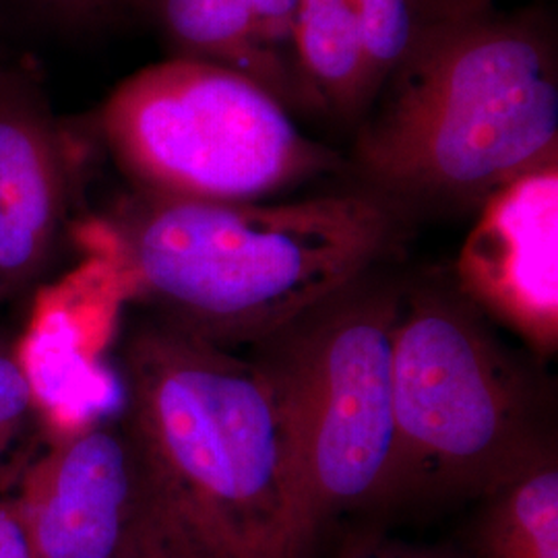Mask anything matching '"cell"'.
Wrapping results in <instances>:
<instances>
[{
	"instance_id": "cell-13",
	"label": "cell",
	"mask_w": 558,
	"mask_h": 558,
	"mask_svg": "<svg viewBox=\"0 0 558 558\" xmlns=\"http://www.w3.org/2000/svg\"><path fill=\"white\" fill-rule=\"evenodd\" d=\"M364 57L377 96L410 57L424 27L416 0H356Z\"/></svg>"
},
{
	"instance_id": "cell-8",
	"label": "cell",
	"mask_w": 558,
	"mask_h": 558,
	"mask_svg": "<svg viewBox=\"0 0 558 558\" xmlns=\"http://www.w3.org/2000/svg\"><path fill=\"white\" fill-rule=\"evenodd\" d=\"M145 488L143 461L124 420H100L60 437L11 499L29 558L112 557Z\"/></svg>"
},
{
	"instance_id": "cell-5",
	"label": "cell",
	"mask_w": 558,
	"mask_h": 558,
	"mask_svg": "<svg viewBox=\"0 0 558 558\" xmlns=\"http://www.w3.org/2000/svg\"><path fill=\"white\" fill-rule=\"evenodd\" d=\"M403 283L371 274L248 345L274 383L311 558L339 515L385 507L396 445L393 333Z\"/></svg>"
},
{
	"instance_id": "cell-1",
	"label": "cell",
	"mask_w": 558,
	"mask_h": 558,
	"mask_svg": "<svg viewBox=\"0 0 558 558\" xmlns=\"http://www.w3.org/2000/svg\"><path fill=\"white\" fill-rule=\"evenodd\" d=\"M405 214L366 186L286 203L145 195L106 230L101 253L160 319L248 348L375 274Z\"/></svg>"
},
{
	"instance_id": "cell-10",
	"label": "cell",
	"mask_w": 558,
	"mask_h": 558,
	"mask_svg": "<svg viewBox=\"0 0 558 558\" xmlns=\"http://www.w3.org/2000/svg\"><path fill=\"white\" fill-rule=\"evenodd\" d=\"M177 57L205 60L304 104L294 60L299 0H147Z\"/></svg>"
},
{
	"instance_id": "cell-4",
	"label": "cell",
	"mask_w": 558,
	"mask_h": 558,
	"mask_svg": "<svg viewBox=\"0 0 558 558\" xmlns=\"http://www.w3.org/2000/svg\"><path fill=\"white\" fill-rule=\"evenodd\" d=\"M534 368L453 281L403 286L385 505L482 499L555 449Z\"/></svg>"
},
{
	"instance_id": "cell-18",
	"label": "cell",
	"mask_w": 558,
	"mask_h": 558,
	"mask_svg": "<svg viewBox=\"0 0 558 558\" xmlns=\"http://www.w3.org/2000/svg\"><path fill=\"white\" fill-rule=\"evenodd\" d=\"M36 2H40L41 7L62 13V15L81 17V15H94L101 9L112 7L119 0H36Z\"/></svg>"
},
{
	"instance_id": "cell-17",
	"label": "cell",
	"mask_w": 558,
	"mask_h": 558,
	"mask_svg": "<svg viewBox=\"0 0 558 558\" xmlns=\"http://www.w3.org/2000/svg\"><path fill=\"white\" fill-rule=\"evenodd\" d=\"M0 558H29V546L13 500L0 502Z\"/></svg>"
},
{
	"instance_id": "cell-6",
	"label": "cell",
	"mask_w": 558,
	"mask_h": 558,
	"mask_svg": "<svg viewBox=\"0 0 558 558\" xmlns=\"http://www.w3.org/2000/svg\"><path fill=\"white\" fill-rule=\"evenodd\" d=\"M101 133L145 195L263 201L338 168L288 106L232 69L163 60L122 81L101 110Z\"/></svg>"
},
{
	"instance_id": "cell-15",
	"label": "cell",
	"mask_w": 558,
	"mask_h": 558,
	"mask_svg": "<svg viewBox=\"0 0 558 558\" xmlns=\"http://www.w3.org/2000/svg\"><path fill=\"white\" fill-rule=\"evenodd\" d=\"M34 405L32 385L21 366L17 350H9L4 341H0V458L17 439Z\"/></svg>"
},
{
	"instance_id": "cell-7",
	"label": "cell",
	"mask_w": 558,
	"mask_h": 558,
	"mask_svg": "<svg viewBox=\"0 0 558 558\" xmlns=\"http://www.w3.org/2000/svg\"><path fill=\"white\" fill-rule=\"evenodd\" d=\"M451 281L534 356L557 354L558 161L505 184L480 205Z\"/></svg>"
},
{
	"instance_id": "cell-3",
	"label": "cell",
	"mask_w": 558,
	"mask_h": 558,
	"mask_svg": "<svg viewBox=\"0 0 558 558\" xmlns=\"http://www.w3.org/2000/svg\"><path fill=\"white\" fill-rule=\"evenodd\" d=\"M377 100L354 160L364 186L405 211L480 207L558 161L557 60L532 23H428Z\"/></svg>"
},
{
	"instance_id": "cell-9",
	"label": "cell",
	"mask_w": 558,
	"mask_h": 558,
	"mask_svg": "<svg viewBox=\"0 0 558 558\" xmlns=\"http://www.w3.org/2000/svg\"><path fill=\"white\" fill-rule=\"evenodd\" d=\"M66 137L34 83L0 66V279L32 278L69 203Z\"/></svg>"
},
{
	"instance_id": "cell-11",
	"label": "cell",
	"mask_w": 558,
	"mask_h": 558,
	"mask_svg": "<svg viewBox=\"0 0 558 558\" xmlns=\"http://www.w3.org/2000/svg\"><path fill=\"white\" fill-rule=\"evenodd\" d=\"M294 60L304 104L350 119L377 100L356 0H299Z\"/></svg>"
},
{
	"instance_id": "cell-2",
	"label": "cell",
	"mask_w": 558,
	"mask_h": 558,
	"mask_svg": "<svg viewBox=\"0 0 558 558\" xmlns=\"http://www.w3.org/2000/svg\"><path fill=\"white\" fill-rule=\"evenodd\" d=\"M147 484L205 558H300L286 420L251 354L154 317L120 350Z\"/></svg>"
},
{
	"instance_id": "cell-16",
	"label": "cell",
	"mask_w": 558,
	"mask_h": 558,
	"mask_svg": "<svg viewBox=\"0 0 558 558\" xmlns=\"http://www.w3.org/2000/svg\"><path fill=\"white\" fill-rule=\"evenodd\" d=\"M341 558H465V555L453 548L414 544L385 534H364L345 546Z\"/></svg>"
},
{
	"instance_id": "cell-14",
	"label": "cell",
	"mask_w": 558,
	"mask_h": 558,
	"mask_svg": "<svg viewBox=\"0 0 558 558\" xmlns=\"http://www.w3.org/2000/svg\"><path fill=\"white\" fill-rule=\"evenodd\" d=\"M147 478V476H145ZM110 558H205L149 484L117 553Z\"/></svg>"
},
{
	"instance_id": "cell-12",
	"label": "cell",
	"mask_w": 558,
	"mask_h": 558,
	"mask_svg": "<svg viewBox=\"0 0 558 558\" xmlns=\"http://www.w3.org/2000/svg\"><path fill=\"white\" fill-rule=\"evenodd\" d=\"M465 558H558L557 449L480 499Z\"/></svg>"
}]
</instances>
